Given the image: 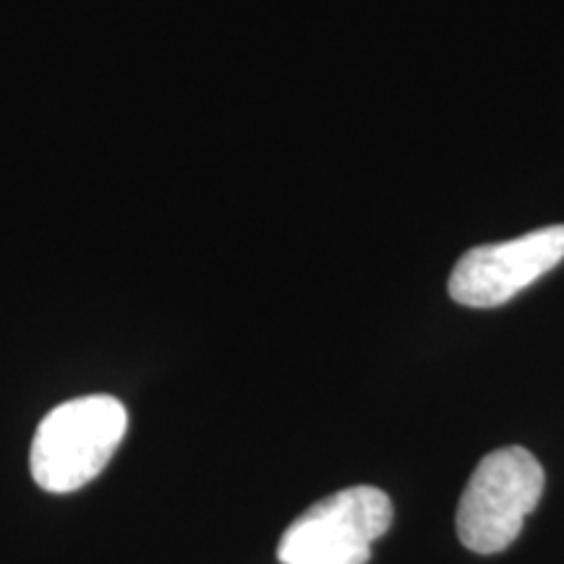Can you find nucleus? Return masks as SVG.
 <instances>
[{
  "label": "nucleus",
  "instance_id": "nucleus-2",
  "mask_svg": "<svg viewBox=\"0 0 564 564\" xmlns=\"http://www.w3.org/2000/svg\"><path fill=\"white\" fill-rule=\"evenodd\" d=\"M541 463L523 447L494 449L476 465L457 505V535L476 554H499L518 539L544 494Z\"/></svg>",
  "mask_w": 564,
  "mask_h": 564
},
{
  "label": "nucleus",
  "instance_id": "nucleus-3",
  "mask_svg": "<svg viewBox=\"0 0 564 564\" xmlns=\"http://www.w3.org/2000/svg\"><path fill=\"white\" fill-rule=\"evenodd\" d=\"M394 510L377 486H350L299 514L282 533V564H366L371 544L390 531Z\"/></svg>",
  "mask_w": 564,
  "mask_h": 564
},
{
  "label": "nucleus",
  "instance_id": "nucleus-4",
  "mask_svg": "<svg viewBox=\"0 0 564 564\" xmlns=\"http://www.w3.org/2000/svg\"><path fill=\"white\" fill-rule=\"evenodd\" d=\"M564 259V225H552L505 243H486L457 259L449 295L460 306L494 308L552 272Z\"/></svg>",
  "mask_w": 564,
  "mask_h": 564
},
{
  "label": "nucleus",
  "instance_id": "nucleus-1",
  "mask_svg": "<svg viewBox=\"0 0 564 564\" xmlns=\"http://www.w3.org/2000/svg\"><path fill=\"white\" fill-rule=\"evenodd\" d=\"M126 429L129 413L110 394H89L53 408L32 442L34 484L51 494H70L87 486L108 468Z\"/></svg>",
  "mask_w": 564,
  "mask_h": 564
}]
</instances>
